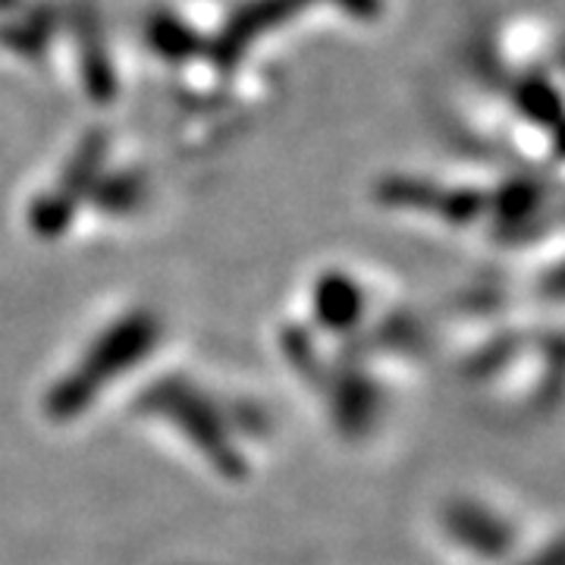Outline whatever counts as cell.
<instances>
[{
	"label": "cell",
	"instance_id": "obj_1",
	"mask_svg": "<svg viewBox=\"0 0 565 565\" xmlns=\"http://www.w3.org/2000/svg\"><path fill=\"white\" fill-rule=\"evenodd\" d=\"M274 362L337 444L386 440L437 364L434 318L377 274L323 267L267 327Z\"/></svg>",
	"mask_w": 565,
	"mask_h": 565
},
{
	"label": "cell",
	"instance_id": "obj_2",
	"mask_svg": "<svg viewBox=\"0 0 565 565\" xmlns=\"http://www.w3.org/2000/svg\"><path fill=\"white\" fill-rule=\"evenodd\" d=\"M437 362L500 418H537L563 390V292L550 277L481 286L434 318Z\"/></svg>",
	"mask_w": 565,
	"mask_h": 565
},
{
	"label": "cell",
	"instance_id": "obj_3",
	"mask_svg": "<svg viewBox=\"0 0 565 565\" xmlns=\"http://www.w3.org/2000/svg\"><path fill=\"white\" fill-rule=\"evenodd\" d=\"M120 418L221 490L258 484L277 446L274 412L255 386L173 345Z\"/></svg>",
	"mask_w": 565,
	"mask_h": 565
},
{
	"label": "cell",
	"instance_id": "obj_4",
	"mask_svg": "<svg viewBox=\"0 0 565 565\" xmlns=\"http://www.w3.org/2000/svg\"><path fill=\"white\" fill-rule=\"evenodd\" d=\"M180 343L161 308L122 302L98 315L63 345L35 390L44 427L73 434L120 415L148 371Z\"/></svg>",
	"mask_w": 565,
	"mask_h": 565
},
{
	"label": "cell",
	"instance_id": "obj_5",
	"mask_svg": "<svg viewBox=\"0 0 565 565\" xmlns=\"http://www.w3.org/2000/svg\"><path fill=\"white\" fill-rule=\"evenodd\" d=\"M430 534L440 565H563L559 522L493 490H452Z\"/></svg>",
	"mask_w": 565,
	"mask_h": 565
}]
</instances>
